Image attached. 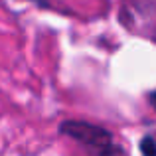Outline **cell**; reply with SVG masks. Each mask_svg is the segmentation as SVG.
Returning a JSON list of instances; mask_svg holds the SVG:
<instances>
[{
	"label": "cell",
	"instance_id": "1",
	"mask_svg": "<svg viewBox=\"0 0 156 156\" xmlns=\"http://www.w3.org/2000/svg\"><path fill=\"white\" fill-rule=\"evenodd\" d=\"M61 130L67 133L69 136L77 138L79 142H87V144H93V146H103V144H109L111 142L109 134L103 129L87 125V122H63Z\"/></svg>",
	"mask_w": 156,
	"mask_h": 156
}]
</instances>
